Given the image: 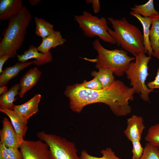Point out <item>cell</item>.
<instances>
[{
  "mask_svg": "<svg viewBox=\"0 0 159 159\" xmlns=\"http://www.w3.org/2000/svg\"><path fill=\"white\" fill-rule=\"evenodd\" d=\"M135 93L132 88L116 80L100 90L87 89L75 84L67 86L64 94L69 98L70 107L74 112L79 113L88 105L102 103L109 106L115 115L120 117L131 113L129 101L133 100Z\"/></svg>",
  "mask_w": 159,
  "mask_h": 159,
  "instance_id": "6da1fadb",
  "label": "cell"
},
{
  "mask_svg": "<svg viewBox=\"0 0 159 159\" xmlns=\"http://www.w3.org/2000/svg\"><path fill=\"white\" fill-rule=\"evenodd\" d=\"M32 15L24 6L18 14L11 18L3 38L0 43V57L8 55L10 58L17 55V51L24 41Z\"/></svg>",
  "mask_w": 159,
  "mask_h": 159,
  "instance_id": "7a4b0ae2",
  "label": "cell"
},
{
  "mask_svg": "<svg viewBox=\"0 0 159 159\" xmlns=\"http://www.w3.org/2000/svg\"><path fill=\"white\" fill-rule=\"evenodd\" d=\"M107 19L113 29L109 28L108 32L117 45L134 56L145 52L143 34L136 26L130 23L125 17L120 19L108 17Z\"/></svg>",
  "mask_w": 159,
  "mask_h": 159,
  "instance_id": "3957f363",
  "label": "cell"
},
{
  "mask_svg": "<svg viewBox=\"0 0 159 159\" xmlns=\"http://www.w3.org/2000/svg\"><path fill=\"white\" fill-rule=\"evenodd\" d=\"M93 48L97 52L95 59L85 58L87 60L95 63L97 69L105 68L112 70L114 74L120 77L123 75L135 57L129 56L122 49L109 50L105 48L97 39L92 43Z\"/></svg>",
  "mask_w": 159,
  "mask_h": 159,
  "instance_id": "277c9868",
  "label": "cell"
},
{
  "mask_svg": "<svg viewBox=\"0 0 159 159\" xmlns=\"http://www.w3.org/2000/svg\"><path fill=\"white\" fill-rule=\"evenodd\" d=\"M135 61L131 62L125 72L130 85L135 93L140 95L144 101L150 103L149 95L153 90L149 89L145 84L149 74L148 63L151 57L142 52L135 56Z\"/></svg>",
  "mask_w": 159,
  "mask_h": 159,
  "instance_id": "5b68a950",
  "label": "cell"
},
{
  "mask_svg": "<svg viewBox=\"0 0 159 159\" xmlns=\"http://www.w3.org/2000/svg\"><path fill=\"white\" fill-rule=\"evenodd\" d=\"M74 17L86 37L92 38L97 36L104 42L112 44H116L108 32L110 28L105 18H99L86 11L81 15H74Z\"/></svg>",
  "mask_w": 159,
  "mask_h": 159,
  "instance_id": "8992f818",
  "label": "cell"
},
{
  "mask_svg": "<svg viewBox=\"0 0 159 159\" xmlns=\"http://www.w3.org/2000/svg\"><path fill=\"white\" fill-rule=\"evenodd\" d=\"M37 137L48 146L50 159H80L75 144L55 135L39 132Z\"/></svg>",
  "mask_w": 159,
  "mask_h": 159,
  "instance_id": "52a82bcc",
  "label": "cell"
},
{
  "mask_svg": "<svg viewBox=\"0 0 159 159\" xmlns=\"http://www.w3.org/2000/svg\"><path fill=\"white\" fill-rule=\"evenodd\" d=\"M20 148L22 159H50L48 146L41 140H24Z\"/></svg>",
  "mask_w": 159,
  "mask_h": 159,
  "instance_id": "ba28073f",
  "label": "cell"
},
{
  "mask_svg": "<svg viewBox=\"0 0 159 159\" xmlns=\"http://www.w3.org/2000/svg\"><path fill=\"white\" fill-rule=\"evenodd\" d=\"M2 122L3 127L0 132V143L7 148H20L22 142L18 137L9 120L4 117Z\"/></svg>",
  "mask_w": 159,
  "mask_h": 159,
  "instance_id": "9c48e42d",
  "label": "cell"
},
{
  "mask_svg": "<svg viewBox=\"0 0 159 159\" xmlns=\"http://www.w3.org/2000/svg\"><path fill=\"white\" fill-rule=\"evenodd\" d=\"M127 126L124 131L125 136L129 140L140 141L145 126L141 116L133 115L127 120Z\"/></svg>",
  "mask_w": 159,
  "mask_h": 159,
  "instance_id": "30bf717a",
  "label": "cell"
},
{
  "mask_svg": "<svg viewBox=\"0 0 159 159\" xmlns=\"http://www.w3.org/2000/svg\"><path fill=\"white\" fill-rule=\"evenodd\" d=\"M19 62H26L32 59H35L34 63L38 66H40L52 62L53 58L50 51L48 53L44 54L39 52L37 47L33 45H31L28 49L23 52L21 55L17 54Z\"/></svg>",
  "mask_w": 159,
  "mask_h": 159,
  "instance_id": "8fae6325",
  "label": "cell"
},
{
  "mask_svg": "<svg viewBox=\"0 0 159 159\" xmlns=\"http://www.w3.org/2000/svg\"><path fill=\"white\" fill-rule=\"evenodd\" d=\"M41 97L40 94H37L24 104L15 105L13 110L24 120L27 121L30 117L38 112V105Z\"/></svg>",
  "mask_w": 159,
  "mask_h": 159,
  "instance_id": "7c38bea8",
  "label": "cell"
},
{
  "mask_svg": "<svg viewBox=\"0 0 159 159\" xmlns=\"http://www.w3.org/2000/svg\"><path fill=\"white\" fill-rule=\"evenodd\" d=\"M24 6L21 0H0V20H9L19 13Z\"/></svg>",
  "mask_w": 159,
  "mask_h": 159,
  "instance_id": "4fadbf2b",
  "label": "cell"
},
{
  "mask_svg": "<svg viewBox=\"0 0 159 159\" xmlns=\"http://www.w3.org/2000/svg\"><path fill=\"white\" fill-rule=\"evenodd\" d=\"M0 111L6 114L10 118L14 129L20 141L24 140L28 129L27 121L24 120L14 110L0 108Z\"/></svg>",
  "mask_w": 159,
  "mask_h": 159,
  "instance_id": "5bb4252c",
  "label": "cell"
},
{
  "mask_svg": "<svg viewBox=\"0 0 159 159\" xmlns=\"http://www.w3.org/2000/svg\"><path fill=\"white\" fill-rule=\"evenodd\" d=\"M42 72L36 67L29 69L21 77L19 83L20 89L19 95L22 98L26 92L37 84Z\"/></svg>",
  "mask_w": 159,
  "mask_h": 159,
  "instance_id": "9a60e30c",
  "label": "cell"
},
{
  "mask_svg": "<svg viewBox=\"0 0 159 159\" xmlns=\"http://www.w3.org/2000/svg\"><path fill=\"white\" fill-rule=\"evenodd\" d=\"M34 63L33 61L19 62L6 67L0 75V86H5L23 69Z\"/></svg>",
  "mask_w": 159,
  "mask_h": 159,
  "instance_id": "2e32d148",
  "label": "cell"
},
{
  "mask_svg": "<svg viewBox=\"0 0 159 159\" xmlns=\"http://www.w3.org/2000/svg\"><path fill=\"white\" fill-rule=\"evenodd\" d=\"M66 41V39L62 37L60 32L55 31L51 34L42 39V43L37 47V49L40 52L47 54L52 48L62 45Z\"/></svg>",
  "mask_w": 159,
  "mask_h": 159,
  "instance_id": "e0dca14e",
  "label": "cell"
},
{
  "mask_svg": "<svg viewBox=\"0 0 159 159\" xmlns=\"http://www.w3.org/2000/svg\"><path fill=\"white\" fill-rule=\"evenodd\" d=\"M130 14L137 18L140 21L143 29V43L145 52L148 53L149 56H151L153 51L151 47L150 40V27L152 23V20L148 17H144L138 14L131 11Z\"/></svg>",
  "mask_w": 159,
  "mask_h": 159,
  "instance_id": "ac0fdd59",
  "label": "cell"
},
{
  "mask_svg": "<svg viewBox=\"0 0 159 159\" xmlns=\"http://www.w3.org/2000/svg\"><path fill=\"white\" fill-rule=\"evenodd\" d=\"M20 87L19 83H16L6 93L0 95V108L14 110L15 106L13 102L16 98L15 97L19 95Z\"/></svg>",
  "mask_w": 159,
  "mask_h": 159,
  "instance_id": "d6986e66",
  "label": "cell"
},
{
  "mask_svg": "<svg viewBox=\"0 0 159 159\" xmlns=\"http://www.w3.org/2000/svg\"><path fill=\"white\" fill-rule=\"evenodd\" d=\"M130 9L131 11L144 17H149L152 20L159 18V12L155 9L153 0H150L143 4L135 5Z\"/></svg>",
  "mask_w": 159,
  "mask_h": 159,
  "instance_id": "ffe728a7",
  "label": "cell"
},
{
  "mask_svg": "<svg viewBox=\"0 0 159 159\" xmlns=\"http://www.w3.org/2000/svg\"><path fill=\"white\" fill-rule=\"evenodd\" d=\"M149 40L153 51L152 55L159 59V18L152 20Z\"/></svg>",
  "mask_w": 159,
  "mask_h": 159,
  "instance_id": "44dd1931",
  "label": "cell"
},
{
  "mask_svg": "<svg viewBox=\"0 0 159 159\" xmlns=\"http://www.w3.org/2000/svg\"><path fill=\"white\" fill-rule=\"evenodd\" d=\"M36 28L35 33L42 39L52 34L55 31L54 25L44 19L35 16L34 18Z\"/></svg>",
  "mask_w": 159,
  "mask_h": 159,
  "instance_id": "7402d4cb",
  "label": "cell"
},
{
  "mask_svg": "<svg viewBox=\"0 0 159 159\" xmlns=\"http://www.w3.org/2000/svg\"><path fill=\"white\" fill-rule=\"evenodd\" d=\"M98 72L93 71L91 73L92 76L96 78L101 83L102 89L106 87L115 80L113 75V71L110 69L100 68Z\"/></svg>",
  "mask_w": 159,
  "mask_h": 159,
  "instance_id": "603a6c76",
  "label": "cell"
},
{
  "mask_svg": "<svg viewBox=\"0 0 159 159\" xmlns=\"http://www.w3.org/2000/svg\"><path fill=\"white\" fill-rule=\"evenodd\" d=\"M0 159H22V156L18 148H7L0 143Z\"/></svg>",
  "mask_w": 159,
  "mask_h": 159,
  "instance_id": "cb8c5ba5",
  "label": "cell"
},
{
  "mask_svg": "<svg viewBox=\"0 0 159 159\" xmlns=\"http://www.w3.org/2000/svg\"><path fill=\"white\" fill-rule=\"evenodd\" d=\"M102 156L101 157H95L89 154L84 150L81 152L80 159H122L117 156L115 153L110 148H106L100 152Z\"/></svg>",
  "mask_w": 159,
  "mask_h": 159,
  "instance_id": "d4e9b609",
  "label": "cell"
},
{
  "mask_svg": "<svg viewBox=\"0 0 159 159\" xmlns=\"http://www.w3.org/2000/svg\"><path fill=\"white\" fill-rule=\"evenodd\" d=\"M145 140L147 143L159 148V123L149 127Z\"/></svg>",
  "mask_w": 159,
  "mask_h": 159,
  "instance_id": "484cf974",
  "label": "cell"
},
{
  "mask_svg": "<svg viewBox=\"0 0 159 159\" xmlns=\"http://www.w3.org/2000/svg\"><path fill=\"white\" fill-rule=\"evenodd\" d=\"M140 159H159V148L147 143Z\"/></svg>",
  "mask_w": 159,
  "mask_h": 159,
  "instance_id": "4316f807",
  "label": "cell"
},
{
  "mask_svg": "<svg viewBox=\"0 0 159 159\" xmlns=\"http://www.w3.org/2000/svg\"><path fill=\"white\" fill-rule=\"evenodd\" d=\"M140 141L133 140L131 141L132 146V159H140L142 155L144 148L142 147Z\"/></svg>",
  "mask_w": 159,
  "mask_h": 159,
  "instance_id": "83f0119b",
  "label": "cell"
},
{
  "mask_svg": "<svg viewBox=\"0 0 159 159\" xmlns=\"http://www.w3.org/2000/svg\"><path fill=\"white\" fill-rule=\"evenodd\" d=\"M79 85L85 88L93 90H100L102 89V84L96 78L94 77L92 80L89 81H84Z\"/></svg>",
  "mask_w": 159,
  "mask_h": 159,
  "instance_id": "f1b7e54d",
  "label": "cell"
},
{
  "mask_svg": "<svg viewBox=\"0 0 159 159\" xmlns=\"http://www.w3.org/2000/svg\"><path fill=\"white\" fill-rule=\"evenodd\" d=\"M147 87L150 89L153 90L157 88L159 89V69L158 68L156 76L154 80L147 84Z\"/></svg>",
  "mask_w": 159,
  "mask_h": 159,
  "instance_id": "f546056e",
  "label": "cell"
},
{
  "mask_svg": "<svg viewBox=\"0 0 159 159\" xmlns=\"http://www.w3.org/2000/svg\"><path fill=\"white\" fill-rule=\"evenodd\" d=\"M86 2L87 4H92L93 10L95 13H97L100 11V5L99 0H86Z\"/></svg>",
  "mask_w": 159,
  "mask_h": 159,
  "instance_id": "4dcf8cb0",
  "label": "cell"
},
{
  "mask_svg": "<svg viewBox=\"0 0 159 159\" xmlns=\"http://www.w3.org/2000/svg\"><path fill=\"white\" fill-rule=\"evenodd\" d=\"M10 58V57L8 55H4L0 57V73L1 74L3 70L2 68L4 63Z\"/></svg>",
  "mask_w": 159,
  "mask_h": 159,
  "instance_id": "1f68e13d",
  "label": "cell"
},
{
  "mask_svg": "<svg viewBox=\"0 0 159 159\" xmlns=\"http://www.w3.org/2000/svg\"><path fill=\"white\" fill-rule=\"evenodd\" d=\"M41 1V0H29L28 2L30 5L34 6L38 5Z\"/></svg>",
  "mask_w": 159,
  "mask_h": 159,
  "instance_id": "d6a6232c",
  "label": "cell"
},
{
  "mask_svg": "<svg viewBox=\"0 0 159 159\" xmlns=\"http://www.w3.org/2000/svg\"><path fill=\"white\" fill-rule=\"evenodd\" d=\"M8 87L5 86H2L0 87V95L6 93L8 90Z\"/></svg>",
  "mask_w": 159,
  "mask_h": 159,
  "instance_id": "836d02e7",
  "label": "cell"
},
{
  "mask_svg": "<svg viewBox=\"0 0 159 159\" xmlns=\"http://www.w3.org/2000/svg\"></svg>",
  "mask_w": 159,
  "mask_h": 159,
  "instance_id": "e575fe53",
  "label": "cell"
}]
</instances>
